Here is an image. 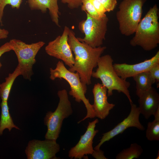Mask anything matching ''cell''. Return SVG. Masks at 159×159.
Instances as JSON below:
<instances>
[{"label":"cell","instance_id":"6da1fadb","mask_svg":"<svg viewBox=\"0 0 159 159\" xmlns=\"http://www.w3.org/2000/svg\"><path fill=\"white\" fill-rule=\"evenodd\" d=\"M68 42L75 55L74 64L68 70L72 72H78L82 82L86 85H90L93 69L97 66L98 60L106 47H92L80 41L74 32L70 29Z\"/></svg>","mask_w":159,"mask_h":159},{"label":"cell","instance_id":"7a4b0ae2","mask_svg":"<svg viewBox=\"0 0 159 159\" xmlns=\"http://www.w3.org/2000/svg\"><path fill=\"white\" fill-rule=\"evenodd\" d=\"M159 9L156 4L150 8L140 20L135 35L130 43L133 47L139 46L146 51H151L159 44Z\"/></svg>","mask_w":159,"mask_h":159},{"label":"cell","instance_id":"3957f363","mask_svg":"<svg viewBox=\"0 0 159 159\" xmlns=\"http://www.w3.org/2000/svg\"><path fill=\"white\" fill-rule=\"evenodd\" d=\"M113 62L109 54L101 56L97 62V68L95 71L92 72V77L101 80L102 85L107 89V97L112 95L113 91L116 90L124 94L130 104L132 103L128 90L130 84L117 75L114 68Z\"/></svg>","mask_w":159,"mask_h":159},{"label":"cell","instance_id":"277c9868","mask_svg":"<svg viewBox=\"0 0 159 159\" xmlns=\"http://www.w3.org/2000/svg\"><path fill=\"white\" fill-rule=\"evenodd\" d=\"M50 74L49 78L52 80L59 78L66 81L70 86L69 94L74 98L76 102H80L82 101L84 104L87 109V114L83 119L78 122V123L88 118L96 117L92 105L85 96L87 85L81 82L78 72H70L67 69L62 61H59L55 68H50Z\"/></svg>","mask_w":159,"mask_h":159},{"label":"cell","instance_id":"5b68a950","mask_svg":"<svg viewBox=\"0 0 159 159\" xmlns=\"http://www.w3.org/2000/svg\"><path fill=\"white\" fill-rule=\"evenodd\" d=\"M57 94L59 101L57 108L53 112H48L44 119V124L47 128L45 136L47 140H57L59 137L64 120L73 113L67 90L65 89L59 90Z\"/></svg>","mask_w":159,"mask_h":159},{"label":"cell","instance_id":"8992f818","mask_svg":"<svg viewBox=\"0 0 159 159\" xmlns=\"http://www.w3.org/2000/svg\"><path fill=\"white\" fill-rule=\"evenodd\" d=\"M147 0H122L116 17L121 34L128 36L134 34L141 20L142 8Z\"/></svg>","mask_w":159,"mask_h":159},{"label":"cell","instance_id":"52a82bcc","mask_svg":"<svg viewBox=\"0 0 159 159\" xmlns=\"http://www.w3.org/2000/svg\"><path fill=\"white\" fill-rule=\"evenodd\" d=\"M9 42L17 57L21 75L30 80L33 74V67L36 61V56L45 42L40 41L29 44L16 39H11Z\"/></svg>","mask_w":159,"mask_h":159},{"label":"cell","instance_id":"ba28073f","mask_svg":"<svg viewBox=\"0 0 159 159\" xmlns=\"http://www.w3.org/2000/svg\"><path fill=\"white\" fill-rule=\"evenodd\" d=\"M86 14V19L80 22L79 26L80 30L85 34V37L83 38H77L80 41L92 47L101 46L105 39L109 19L106 15L97 19L88 14Z\"/></svg>","mask_w":159,"mask_h":159},{"label":"cell","instance_id":"9c48e42d","mask_svg":"<svg viewBox=\"0 0 159 159\" xmlns=\"http://www.w3.org/2000/svg\"><path fill=\"white\" fill-rule=\"evenodd\" d=\"M70 29L65 26L62 35L49 42L45 47V51L48 55L61 60L71 68L74 64V58L68 42Z\"/></svg>","mask_w":159,"mask_h":159},{"label":"cell","instance_id":"30bf717a","mask_svg":"<svg viewBox=\"0 0 159 159\" xmlns=\"http://www.w3.org/2000/svg\"><path fill=\"white\" fill-rule=\"evenodd\" d=\"M56 140L41 141L33 140L29 142L25 150L28 159H57L56 154L60 150Z\"/></svg>","mask_w":159,"mask_h":159},{"label":"cell","instance_id":"8fae6325","mask_svg":"<svg viewBox=\"0 0 159 159\" xmlns=\"http://www.w3.org/2000/svg\"><path fill=\"white\" fill-rule=\"evenodd\" d=\"M131 110L127 117L122 121L119 123L112 129L103 134V136L99 143L94 148V149H100L101 146L105 142L108 141L113 138L122 133L128 128L135 127L138 130L143 131L145 128L139 120L140 112L138 107L133 103L130 104Z\"/></svg>","mask_w":159,"mask_h":159},{"label":"cell","instance_id":"7c38bea8","mask_svg":"<svg viewBox=\"0 0 159 159\" xmlns=\"http://www.w3.org/2000/svg\"><path fill=\"white\" fill-rule=\"evenodd\" d=\"M98 122L97 119L89 122L85 133L81 136L77 144L69 150L68 156L70 159H81L87 155L92 153L94 150L93 140L99 131L98 130H95V127Z\"/></svg>","mask_w":159,"mask_h":159},{"label":"cell","instance_id":"4fadbf2b","mask_svg":"<svg viewBox=\"0 0 159 159\" xmlns=\"http://www.w3.org/2000/svg\"><path fill=\"white\" fill-rule=\"evenodd\" d=\"M159 62V51L151 58L134 64L126 63H115L114 69L117 75L123 79L133 77L143 72L148 71L155 64Z\"/></svg>","mask_w":159,"mask_h":159},{"label":"cell","instance_id":"5bb4252c","mask_svg":"<svg viewBox=\"0 0 159 159\" xmlns=\"http://www.w3.org/2000/svg\"><path fill=\"white\" fill-rule=\"evenodd\" d=\"M92 92L94 101L92 105L95 117L101 120L104 119L115 105L108 102L107 89L102 84L99 83L95 84Z\"/></svg>","mask_w":159,"mask_h":159},{"label":"cell","instance_id":"9a60e30c","mask_svg":"<svg viewBox=\"0 0 159 159\" xmlns=\"http://www.w3.org/2000/svg\"><path fill=\"white\" fill-rule=\"evenodd\" d=\"M138 97V107L140 114L147 119L154 116L159 108V94L157 90L152 87Z\"/></svg>","mask_w":159,"mask_h":159},{"label":"cell","instance_id":"2e32d148","mask_svg":"<svg viewBox=\"0 0 159 159\" xmlns=\"http://www.w3.org/2000/svg\"><path fill=\"white\" fill-rule=\"evenodd\" d=\"M58 0H27V2L31 10H39L42 12H46L47 9L53 22L58 26L59 14Z\"/></svg>","mask_w":159,"mask_h":159},{"label":"cell","instance_id":"e0dca14e","mask_svg":"<svg viewBox=\"0 0 159 159\" xmlns=\"http://www.w3.org/2000/svg\"><path fill=\"white\" fill-rule=\"evenodd\" d=\"M132 77L135 82L136 94L138 97L150 88L155 83L148 71L141 73Z\"/></svg>","mask_w":159,"mask_h":159},{"label":"cell","instance_id":"ac0fdd59","mask_svg":"<svg viewBox=\"0 0 159 159\" xmlns=\"http://www.w3.org/2000/svg\"><path fill=\"white\" fill-rule=\"evenodd\" d=\"M0 105L1 111L0 120V136L2 135L4 130L6 129H8L9 132L13 128L20 130L19 127L14 123L9 112L7 101H2Z\"/></svg>","mask_w":159,"mask_h":159},{"label":"cell","instance_id":"d6986e66","mask_svg":"<svg viewBox=\"0 0 159 159\" xmlns=\"http://www.w3.org/2000/svg\"><path fill=\"white\" fill-rule=\"evenodd\" d=\"M19 75H21V72L17 65L13 72L9 73L5 78V82L0 84V97L2 101H8L14 81Z\"/></svg>","mask_w":159,"mask_h":159},{"label":"cell","instance_id":"ffe728a7","mask_svg":"<svg viewBox=\"0 0 159 159\" xmlns=\"http://www.w3.org/2000/svg\"><path fill=\"white\" fill-rule=\"evenodd\" d=\"M143 149L137 143L131 144L129 147L123 149L116 156V159H133L140 157Z\"/></svg>","mask_w":159,"mask_h":159},{"label":"cell","instance_id":"44dd1931","mask_svg":"<svg viewBox=\"0 0 159 159\" xmlns=\"http://www.w3.org/2000/svg\"><path fill=\"white\" fill-rule=\"evenodd\" d=\"M146 137L150 141L159 140V118H154L147 124Z\"/></svg>","mask_w":159,"mask_h":159},{"label":"cell","instance_id":"7402d4cb","mask_svg":"<svg viewBox=\"0 0 159 159\" xmlns=\"http://www.w3.org/2000/svg\"><path fill=\"white\" fill-rule=\"evenodd\" d=\"M81 6L82 10L86 11L93 18L97 19L102 18L98 14L90 0H83Z\"/></svg>","mask_w":159,"mask_h":159},{"label":"cell","instance_id":"603a6c76","mask_svg":"<svg viewBox=\"0 0 159 159\" xmlns=\"http://www.w3.org/2000/svg\"><path fill=\"white\" fill-rule=\"evenodd\" d=\"M22 0H0V23L2 24L4 10L7 5H10L12 8H19Z\"/></svg>","mask_w":159,"mask_h":159},{"label":"cell","instance_id":"cb8c5ba5","mask_svg":"<svg viewBox=\"0 0 159 159\" xmlns=\"http://www.w3.org/2000/svg\"><path fill=\"white\" fill-rule=\"evenodd\" d=\"M154 83L157 84V88L159 87V62L153 66L148 71Z\"/></svg>","mask_w":159,"mask_h":159},{"label":"cell","instance_id":"d4e9b609","mask_svg":"<svg viewBox=\"0 0 159 159\" xmlns=\"http://www.w3.org/2000/svg\"><path fill=\"white\" fill-rule=\"evenodd\" d=\"M103 5L106 12L113 11L117 4V0H97Z\"/></svg>","mask_w":159,"mask_h":159},{"label":"cell","instance_id":"484cf974","mask_svg":"<svg viewBox=\"0 0 159 159\" xmlns=\"http://www.w3.org/2000/svg\"><path fill=\"white\" fill-rule=\"evenodd\" d=\"M98 14L101 17H103L106 15V12L102 4L97 0H90Z\"/></svg>","mask_w":159,"mask_h":159},{"label":"cell","instance_id":"4316f807","mask_svg":"<svg viewBox=\"0 0 159 159\" xmlns=\"http://www.w3.org/2000/svg\"><path fill=\"white\" fill-rule=\"evenodd\" d=\"M63 4H66L70 9L77 8L81 6L83 0H60Z\"/></svg>","mask_w":159,"mask_h":159},{"label":"cell","instance_id":"83f0119b","mask_svg":"<svg viewBox=\"0 0 159 159\" xmlns=\"http://www.w3.org/2000/svg\"><path fill=\"white\" fill-rule=\"evenodd\" d=\"M12 50V48L9 42H7L0 47V57L6 52ZM2 64L0 62V69Z\"/></svg>","mask_w":159,"mask_h":159},{"label":"cell","instance_id":"f1b7e54d","mask_svg":"<svg viewBox=\"0 0 159 159\" xmlns=\"http://www.w3.org/2000/svg\"><path fill=\"white\" fill-rule=\"evenodd\" d=\"M91 154L92 156L96 159H106L107 158L104 155L103 151L100 150H95Z\"/></svg>","mask_w":159,"mask_h":159},{"label":"cell","instance_id":"f546056e","mask_svg":"<svg viewBox=\"0 0 159 159\" xmlns=\"http://www.w3.org/2000/svg\"><path fill=\"white\" fill-rule=\"evenodd\" d=\"M9 34L8 31L4 29L0 28V39L6 38Z\"/></svg>","mask_w":159,"mask_h":159},{"label":"cell","instance_id":"4dcf8cb0","mask_svg":"<svg viewBox=\"0 0 159 159\" xmlns=\"http://www.w3.org/2000/svg\"><path fill=\"white\" fill-rule=\"evenodd\" d=\"M156 159H159V150L158 151V152L157 155V157Z\"/></svg>","mask_w":159,"mask_h":159}]
</instances>
